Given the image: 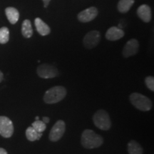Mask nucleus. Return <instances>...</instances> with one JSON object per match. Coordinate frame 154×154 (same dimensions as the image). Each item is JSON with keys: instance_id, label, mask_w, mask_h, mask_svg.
Returning <instances> with one entry per match:
<instances>
[{"instance_id": "1", "label": "nucleus", "mask_w": 154, "mask_h": 154, "mask_svg": "<svg viewBox=\"0 0 154 154\" xmlns=\"http://www.w3.org/2000/svg\"><path fill=\"white\" fill-rule=\"evenodd\" d=\"M81 143L86 149H96L103 144V138L100 135L96 134L94 131L86 129L82 134Z\"/></svg>"}, {"instance_id": "2", "label": "nucleus", "mask_w": 154, "mask_h": 154, "mask_svg": "<svg viewBox=\"0 0 154 154\" xmlns=\"http://www.w3.org/2000/svg\"><path fill=\"white\" fill-rule=\"evenodd\" d=\"M66 96V89L62 86H55L45 92L44 101L47 104H54L64 99Z\"/></svg>"}, {"instance_id": "3", "label": "nucleus", "mask_w": 154, "mask_h": 154, "mask_svg": "<svg viewBox=\"0 0 154 154\" xmlns=\"http://www.w3.org/2000/svg\"><path fill=\"white\" fill-rule=\"evenodd\" d=\"M129 100L131 104L140 111H149L153 107V103L149 97L137 92L131 94Z\"/></svg>"}, {"instance_id": "4", "label": "nucleus", "mask_w": 154, "mask_h": 154, "mask_svg": "<svg viewBox=\"0 0 154 154\" xmlns=\"http://www.w3.org/2000/svg\"><path fill=\"white\" fill-rule=\"evenodd\" d=\"M94 124L97 128L103 131H108L111 127L110 116L103 109H99L93 116Z\"/></svg>"}, {"instance_id": "5", "label": "nucleus", "mask_w": 154, "mask_h": 154, "mask_svg": "<svg viewBox=\"0 0 154 154\" xmlns=\"http://www.w3.org/2000/svg\"><path fill=\"white\" fill-rule=\"evenodd\" d=\"M38 76L42 79H52L59 74V71L55 66L48 63H43L39 65L36 69Z\"/></svg>"}, {"instance_id": "6", "label": "nucleus", "mask_w": 154, "mask_h": 154, "mask_svg": "<svg viewBox=\"0 0 154 154\" xmlns=\"http://www.w3.org/2000/svg\"><path fill=\"white\" fill-rule=\"evenodd\" d=\"M65 131H66V124L64 121L62 120L57 121L50 131L49 135V140L53 142L58 141L62 138Z\"/></svg>"}, {"instance_id": "7", "label": "nucleus", "mask_w": 154, "mask_h": 154, "mask_svg": "<svg viewBox=\"0 0 154 154\" xmlns=\"http://www.w3.org/2000/svg\"><path fill=\"white\" fill-rule=\"evenodd\" d=\"M14 133V125L8 117L0 116V135L4 138H10Z\"/></svg>"}, {"instance_id": "8", "label": "nucleus", "mask_w": 154, "mask_h": 154, "mask_svg": "<svg viewBox=\"0 0 154 154\" xmlns=\"http://www.w3.org/2000/svg\"><path fill=\"white\" fill-rule=\"evenodd\" d=\"M101 39V34L96 30L88 32L83 39V44L86 49H91L98 45Z\"/></svg>"}, {"instance_id": "9", "label": "nucleus", "mask_w": 154, "mask_h": 154, "mask_svg": "<svg viewBox=\"0 0 154 154\" xmlns=\"http://www.w3.org/2000/svg\"><path fill=\"white\" fill-rule=\"evenodd\" d=\"M139 50V43L136 38H131L126 42L123 49L122 54L125 58L136 55Z\"/></svg>"}, {"instance_id": "10", "label": "nucleus", "mask_w": 154, "mask_h": 154, "mask_svg": "<svg viewBox=\"0 0 154 154\" xmlns=\"http://www.w3.org/2000/svg\"><path fill=\"white\" fill-rule=\"evenodd\" d=\"M98 13H99V11L95 7H91L79 13L77 18L81 22L87 23L94 20L97 17Z\"/></svg>"}, {"instance_id": "11", "label": "nucleus", "mask_w": 154, "mask_h": 154, "mask_svg": "<svg viewBox=\"0 0 154 154\" xmlns=\"http://www.w3.org/2000/svg\"><path fill=\"white\" fill-rule=\"evenodd\" d=\"M124 36V32L121 29L112 26L107 30L106 33V38L109 41H117Z\"/></svg>"}, {"instance_id": "12", "label": "nucleus", "mask_w": 154, "mask_h": 154, "mask_svg": "<svg viewBox=\"0 0 154 154\" xmlns=\"http://www.w3.org/2000/svg\"><path fill=\"white\" fill-rule=\"evenodd\" d=\"M137 14L144 22L149 23L151 20V9L149 5H143L140 6L137 9Z\"/></svg>"}, {"instance_id": "13", "label": "nucleus", "mask_w": 154, "mask_h": 154, "mask_svg": "<svg viewBox=\"0 0 154 154\" xmlns=\"http://www.w3.org/2000/svg\"><path fill=\"white\" fill-rule=\"evenodd\" d=\"M34 24H35L36 31L38 33L42 36H47L50 34L51 29L48 25L40 18H36L34 20Z\"/></svg>"}, {"instance_id": "14", "label": "nucleus", "mask_w": 154, "mask_h": 154, "mask_svg": "<svg viewBox=\"0 0 154 154\" xmlns=\"http://www.w3.org/2000/svg\"><path fill=\"white\" fill-rule=\"evenodd\" d=\"M5 14L8 19L9 22L11 24H14L18 22L19 18V13L17 9L14 7H7L5 9Z\"/></svg>"}, {"instance_id": "15", "label": "nucleus", "mask_w": 154, "mask_h": 154, "mask_svg": "<svg viewBox=\"0 0 154 154\" xmlns=\"http://www.w3.org/2000/svg\"><path fill=\"white\" fill-rule=\"evenodd\" d=\"M128 152L129 154H143V150L140 143L134 140H131L128 143Z\"/></svg>"}, {"instance_id": "16", "label": "nucleus", "mask_w": 154, "mask_h": 154, "mask_svg": "<svg viewBox=\"0 0 154 154\" xmlns=\"http://www.w3.org/2000/svg\"><path fill=\"white\" fill-rule=\"evenodd\" d=\"M22 33L25 38H30L33 35V29H32L31 22L29 19H26L23 22L22 26Z\"/></svg>"}, {"instance_id": "17", "label": "nucleus", "mask_w": 154, "mask_h": 154, "mask_svg": "<svg viewBox=\"0 0 154 154\" xmlns=\"http://www.w3.org/2000/svg\"><path fill=\"white\" fill-rule=\"evenodd\" d=\"M25 134H26V138L29 141H35V140H39L42 136V133L37 132L32 126L28 127Z\"/></svg>"}, {"instance_id": "18", "label": "nucleus", "mask_w": 154, "mask_h": 154, "mask_svg": "<svg viewBox=\"0 0 154 154\" xmlns=\"http://www.w3.org/2000/svg\"><path fill=\"white\" fill-rule=\"evenodd\" d=\"M134 4V0H119L117 8L121 13H126L130 10Z\"/></svg>"}, {"instance_id": "19", "label": "nucleus", "mask_w": 154, "mask_h": 154, "mask_svg": "<svg viewBox=\"0 0 154 154\" xmlns=\"http://www.w3.org/2000/svg\"><path fill=\"white\" fill-rule=\"evenodd\" d=\"M9 40V31L7 27H2L0 29V44H6Z\"/></svg>"}, {"instance_id": "20", "label": "nucleus", "mask_w": 154, "mask_h": 154, "mask_svg": "<svg viewBox=\"0 0 154 154\" xmlns=\"http://www.w3.org/2000/svg\"><path fill=\"white\" fill-rule=\"evenodd\" d=\"M32 126L38 133H43L47 128V125L43 121L36 120L34 123H32Z\"/></svg>"}, {"instance_id": "21", "label": "nucleus", "mask_w": 154, "mask_h": 154, "mask_svg": "<svg viewBox=\"0 0 154 154\" xmlns=\"http://www.w3.org/2000/svg\"><path fill=\"white\" fill-rule=\"evenodd\" d=\"M145 84L149 89L154 91V78L153 76H149L145 79Z\"/></svg>"}, {"instance_id": "22", "label": "nucleus", "mask_w": 154, "mask_h": 154, "mask_svg": "<svg viewBox=\"0 0 154 154\" xmlns=\"http://www.w3.org/2000/svg\"><path fill=\"white\" fill-rule=\"evenodd\" d=\"M42 121H43L45 123V124H47V123H49V122L50 119H49V117H47V116H44V117H43V119H42Z\"/></svg>"}, {"instance_id": "23", "label": "nucleus", "mask_w": 154, "mask_h": 154, "mask_svg": "<svg viewBox=\"0 0 154 154\" xmlns=\"http://www.w3.org/2000/svg\"><path fill=\"white\" fill-rule=\"evenodd\" d=\"M42 1H43V2H44V7H47V6L49 5L50 2H51V0H42Z\"/></svg>"}, {"instance_id": "24", "label": "nucleus", "mask_w": 154, "mask_h": 154, "mask_svg": "<svg viewBox=\"0 0 154 154\" xmlns=\"http://www.w3.org/2000/svg\"><path fill=\"white\" fill-rule=\"evenodd\" d=\"M0 154H8V153H7V151H6L5 149L0 148Z\"/></svg>"}, {"instance_id": "25", "label": "nucleus", "mask_w": 154, "mask_h": 154, "mask_svg": "<svg viewBox=\"0 0 154 154\" xmlns=\"http://www.w3.org/2000/svg\"><path fill=\"white\" fill-rule=\"evenodd\" d=\"M4 79V75H3V73L0 71V83L2 82V81Z\"/></svg>"}, {"instance_id": "26", "label": "nucleus", "mask_w": 154, "mask_h": 154, "mask_svg": "<svg viewBox=\"0 0 154 154\" xmlns=\"http://www.w3.org/2000/svg\"><path fill=\"white\" fill-rule=\"evenodd\" d=\"M35 119H36V120H39V117H38V116H36V118H35Z\"/></svg>"}]
</instances>
